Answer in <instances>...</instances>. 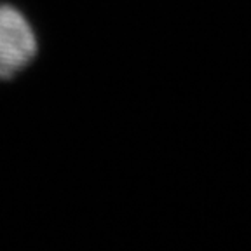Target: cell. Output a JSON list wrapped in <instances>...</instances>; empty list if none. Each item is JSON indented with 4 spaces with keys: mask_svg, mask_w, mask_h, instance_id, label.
Segmentation results:
<instances>
[{
    "mask_svg": "<svg viewBox=\"0 0 251 251\" xmlns=\"http://www.w3.org/2000/svg\"><path fill=\"white\" fill-rule=\"evenodd\" d=\"M37 51V35L23 12L0 4V80L25 70L35 59Z\"/></svg>",
    "mask_w": 251,
    "mask_h": 251,
    "instance_id": "obj_1",
    "label": "cell"
}]
</instances>
